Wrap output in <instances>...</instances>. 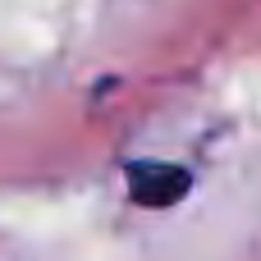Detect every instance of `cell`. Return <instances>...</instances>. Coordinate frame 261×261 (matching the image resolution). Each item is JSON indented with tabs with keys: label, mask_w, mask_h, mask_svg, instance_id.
<instances>
[{
	"label": "cell",
	"mask_w": 261,
	"mask_h": 261,
	"mask_svg": "<svg viewBox=\"0 0 261 261\" xmlns=\"http://www.w3.org/2000/svg\"><path fill=\"white\" fill-rule=\"evenodd\" d=\"M128 184H133V197H138V202L165 206V202L184 197L188 174H184L179 165H133V170H128Z\"/></svg>",
	"instance_id": "6da1fadb"
}]
</instances>
